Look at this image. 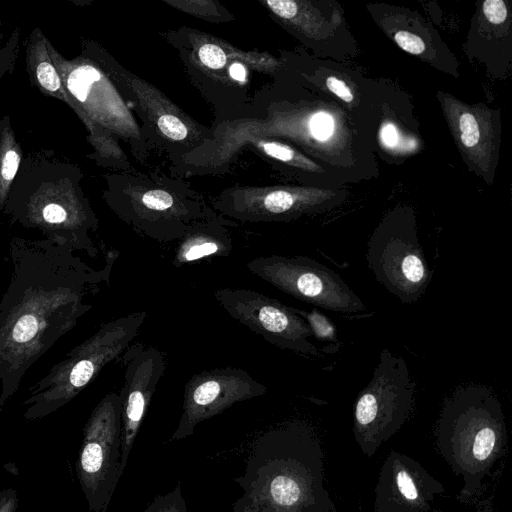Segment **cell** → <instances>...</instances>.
<instances>
[{
	"label": "cell",
	"instance_id": "1",
	"mask_svg": "<svg viewBox=\"0 0 512 512\" xmlns=\"http://www.w3.org/2000/svg\"><path fill=\"white\" fill-rule=\"evenodd\" d=\"M118 252L94 269L75 251L50 240L10 242V281L0 301V410L53 345L78 323L103 283Z\"/></svg>",
	"mask_w": 512,
	"mask_h": 512
},
{
	"label": "cell",
	"instance_id": "2",
	"mask_svg": "<svg viewBox=\"0 0 512 512\" xmlns=\"http://www.w3.org/2000/svg\"><path fill=\"white\" fill-rule=\"evenodd\" d=\"M234 481L243 494L232 512H337L324 486L320 440L301 421L261 433Z\"/></svg>",
	"mask_w": 512,
	"mask_h": 512
},
{
	"label": "cell",
	"instance_id": "3",
	"mask_svg": "<svg viewBox=\"0 0 512 512\" xmlns=\"http://www.w3.org/2000/svg\"><path fill=\"white\" fill-rule=\"evenodd\" d=\"M435 443L452 472L463 480L458 501L471 503L480 497L485 478L507 443L505 417L497 395L480 384L458 388L443 404Z\"/></svg>",
	"mask_w": 512,
	"mask_h": 512
},
{
	"label": "cell",
	"instance_id": "4",
	"mask_svg": "<svg viewBox=\"0 0 512 512\" xmlns=\"http://www.w3.org/2000/svg\"><path fill=\"white\" fill-rule=\"evenodd\" d=\"M147 313L138 311L102 324L70 350L28 390L24 418L41 419L73 400L96 379L104 366L119 357L137 336Z\"/></svg>",
	"mask_w": 512,
	"mask_h": 512
},
{
	"label": "cell",
	"instance_id": "5",
	"mask_svg": "<svg viewBox=\"0 0 512 512\" xmlns=\"http://www.w3.org/2000/svg\"><path fill=\"white\" fill-rule=\"evenodd\" d=\"M414 392L407 362L383 348L370 382L354 405L353 435L366 457L371 458L408 419Z\"/></svg>",
	"mask_w": 512,
	"mask_h": 512
},
{
	"label": "cell",
	"instance_id": "6",
	"mask_svg": "<svg viewBox=\"0 0 512 512\" xmlns=\"http://www.w3.org/2000/svg\"><path fill=\"white\" fill-rule=\"evenodd\" d=\"M121 398L106 394L92 410L83 430L76 474L91 512L108 506L120 475Z\"/></svg>",
	"mask_w": 512,
	"mask_h": 512
},
{
	"label": "cell",
	"instance_id": "7",
	"mask_svg": "<svg viewBox=\"0 0 512 512\" xmlns=\"http://www.w3.org/2000/svg\"><path fill=\"white\" fill-rule=\"evenodd\" d=\"M247 269L294 298L340 313L365 310L362 300L329 267L314 259L272 255L251 259Z\"/></svg>",
	"mask_w": 512,
	"mask_h": 512
},
{
	"label": "cell",
	"instance_id": "8",
	"mask_svg": "<svg viewBox=\"0 0 512 512\" xmlns=\"http://www.w3.org/2000/svg\"><path fill=\"white\" fill-rule=\"evenodd\" d=\"M213 296L233 319L272 345L305 356H321L310 341L313 333L307 321L295 308L249 289L220 288Z\"/></svg>",
	"mask_w": 512,
	"mask_h": 512
},
{
	"label": "cell",
	"instance_id": "9",
	"mask_svg": "<svg viewBox=\"0 0 512 512\" xmlns=\"http://www.w3.org/2000/svg\"><path fill=\"white\" fill-rule=\"evenodd\" d=\"M366 259L376 280L402 302H417L430 282L429 266L412 230H379L369 242Z\"/></svg>",
	"mask_w": 512,
	"mask_h": 512
},
{
	"label": "cell",
	"instance_id": "10",
	"mask_svg": "<svg viewBox=\"0 0 512 512\" xmlns=\"http://www.w3.org/2000/svg\"><path fill=\"white\" fill-rule=\"evenodd\" d=\"M266 392L264 384L241 368H215L194 374L185 384L182 413L170 441L191 436L200 422Z\"/></svg>",
	"mask_w": 512,
	"mask_h": 512
},
{
	"label": "cell",
	"instance_id": "11",
	"mask_svg": "<svg viewBox=\"0 0 512 512\" xmlns=\"http://www.w3.org/2000/svg\"><path fill=\"white\" fill-rule=\"evenodd\" d=\"M443 484L411 456L392 450L381 465L374 512H430Z\"/></svg>",
	"mask_w": 512,
	"mask_h": 512
},
{
	"label": "cell",
	"instance_id": "12",
	"mask_svg": "<svg viewBox=\"0 0 512 512\" xmlns=\"http://www.w3.org/2000/svg\"><path fill=\"white\" fill-rule=\"evenodd\" d=\"M126 369L121 398V461L124 473L130 452L164 370L163 354L155 347L136 344L124 354Z\"/></svg>",
	"mask_w": 512,
	"mask_h": 512
},
{
	"label": "cell",
	"instance_id": "13",
	"mask_svg": "<svg viewBox=\"0 0 512 512\" xmlns=\"http://www.w3.org/2000/svg\"><path fill=\"white\" fill-rule=\"evenodd\" d=\"M317 190L275 189L248 193L222 207L230 216L247 221L283 220L309 211L327 197Z\"/></svg>",
	"mask_w": 512,
	"mask_h": 512
},
{
	"label": "cell",
	"instance_id": "14",
	"mask_svg": "<svg viewBox=\"0 0 512 512\" xmlns=\"http://www.w3.org/2000/svg\"><path fill=\"white\" fill-rule=\"evenodd\" d=\"M223 224L226 222L214 218L196 222L179 239L171 260L173 266L180 268L209 256H228L232 250V239Z\"/></svg>",
	"mask_w": 512,
	"mask_h": 512
},
{
	"label": "cell",
	"instance_id": "15",
	"mask_svg": "<svg viewBox=\"0 0 512 512\" xmlns=\"http://www.w3.org/2000/svg\"><path fill=\"white\" fill-rule=\"evenodd\" d=\"M259 146L270 157L299 166L311 171H320V167L298 154L291 147L271 141H260Z\"/></svg>",
	"mask_w": 512,
	"mask_h": 512
},
{
	"label": "cell",
	"instance_id": "16",
	"mask_svg": "<svg viewBox=\"0 0 512 512\" xmlns=\"http://www.w3.org/2000/svg\"><path fill=\"white\" fill-rule=\"evenodd\" d=\"M181 486V481H178L172 491L157 495L143 512H188Z\"/></svg>",
	"mask_w": 512,
	"mask_h": 512
},
{
	"label": "cell",
	"instance_id": "17",
	"mask_svg": "<svg viewBox=\"0 0 512 512\" xmlns=\"http://www.w3.org/2000/svg\"><path fill=\"white\" fill-rule=\"evenodd\" d=\"M295 310L307 321L313 333V337L321 341H337L335 326L324 314L318 312L316 309L305 311L295 308Z\"/></svg>",
	"mask_w": 512,
	"mask_h": 512
},
{
	"label": "cell",
	"instance_id": "18",
	"mask_svg": "<svg viewBox=\"0 0 512 512\" xmlns=\"http://www.w3.org/2000/svg\"><path fill=\"white\" fill-rule=\"evenodd\" d=\"M100 79L99 72L91 66L75 69L68 78L70 92L80 101H85L90 86Z\"/></svg>",
	"mask_w": 512,
	"mask_h": 512
},
{
	"label": "cell",
	"instance_id": "19",
	"mask_svg": "<svg viewBox=\"0 0 512 512\" xmlns=\"http://www.w3.org/2000/svg\"><path fill=\"white\" fill-rule=\"evenodd\" d=\"M157 126L168 138L180 141L187 137L188 129L185 123L173 114H163L157 119Z\"/></svg>",
	"mask_w": 512,
	"mask_h": 512
},
{
	"label": "cell",
	"instance_id": "20",
	"mask_svg": "<svg viewBox=\"0 0 512 512\" xmlns=\"http://www.w3.org/2000/svg\"><path fill=\"white\" fill-rule=\"evenodd\" d=\"M198 57L202 64L210 69H220L227 62V54L220 46L206 43L198 50Z\"/></svg>",
	"mask_w": 512,
	"mask_h": 512
},
{
	"label": "cell",
	"instance_id": "21",
	"mask_svg": "<svg viewBox=\"0 0 512 512\" xmlns=\"http://www.w3.org/2000/svg\"><path fill=\"white\" fill-rule=\"evenodd\" d=\"M461 142L466 147L475 146L480 139V131L477 120L469 113H463L459 120Z\"/></svg>",
	"mask_w": 512,
	"mask_h": 512
},
{
	"label": "cell",
	"instance_id": "22",
	"mask_svg": "<svg viewBox=\"0 0 512 512\" xmlns=\"http://www.w3.org/2000/svg\"><path fill=\"white\" fill-rule=\"evenodd\" d=\"M311 133L314 138L320 141L327 140L333 133V118L324 112L316 113L310 122Z\"/></svg>",
	"mask_w": 512,
	"mask_h": 512
},
{
	"label": "cell",
	"instance_id": "23",
	"mask_svg": "<svg viewBox=\"0 0 512 512\" xmlns=\"http://www.w3.org/2000/svg\"><path fill=\"white\" fill-rule=\"evenodd\" d=\"M394 40L401 49L414 55L421 54L425 49V44L419 36L406 31H398Z\"/></svg>",
	"mask_w": 512,
	"mask_h": 512
},
{
	"label": "cell",
	"instance_id": "24",
	"mask_svg": "<svg viewBox=\"0 0 512 512\" xmlns=\"http://www.w3.org/2000/svg\"><path fill=\"white\" fill-rule=\"evenodd\" d=\"M483 13L492 24H501L506 20L507 8L502 0H486L483 3Z\"/></svg>",
	"mask_w": 512,
	"mask_h": 512
},
{
	"label": "cell",
	"instance_id": "25",
	"mask_svg": "<svg viewBox=\"0 0 512 512\" xmlns=\"http://www.w3.org/2000/svg\"><path fill=\"white\" fill-rule=\"evenodd\" d=\"M37 78L41 85L49 91H56L60 87V80L56 70L47 62H42L38 65Z\"/></svg>",
	"mask_w": 512,
	"mask_h": 512
},
{
	"label": "cell",
	"instance_id": "26",
	"mask_svg": "<svg viewBox=\"0 0 512 512\" xmlns=\"http://www.w3.org/2000/svg\"><path fill=\"white\" fill-rule=\"evenodd\" d=\"M328 89L345 102H352L353 94L349 87L340 79L330 76L326 80Z\"/></svg>",
	"mask_w": 512,
	"mask_h": 512
},
{
	"label": "cell",
	"instance_id": "27",
	"mask_svg": "<svg viewBox=\"0 0 512 512\" xmlns=\"http://www.w3.org/2000/svg\"><path fill=\"white\" fill-rule=\"evenodd\" d=\"M18 494L12 488L0 491V512H17Z\"/></svg>",
	"mask_w": 512,
	"mask_h": 512
},
{
	"label": "cell",
	"instance_id": "28",
	"mask_svg": "<svg viewBox=\"0 0 512 512\" xmlns=\"http://www.w3.org/2000/svg\"><path fill=\"white\" fill-rule=\"evenodd\" d=\"M19 165V156L15 151H8L2 162V176L6 180H11L15 176Z\"/></svg>",
	"mask_w": 512,
	"mask_h": 512
},
{
	"label": "cell",
	"instance_id": "29",
	"mask_svg": "<svg viewBox=\"0 0 512 512\" xmlns=\"http://www.w3.org/2000/svg\"><path fill=\"white\" fill-rule=\"evenodd\" d=\"M381 138L383 143L388 146L392 147L395 146L398 141L397 131L394 127V125L388 123L386 124L381 131Z\"/></svg>",
	"mask_w": 512,
	"mask_h": 512
},
{
	"label": "cell",
	"instance_id": "30",
	"mask_svg": "<svg viewBox=\"0 0 512 512\" xmlns=\"http://www.w3.org/2000/svg\"><path fill=\"white\" fill-rule=\"evenodd\" d=\"M229 73H230V76L232 78H234L235 80H238V81L245 80V76H246L245 68L239 63L232 64L229 68Z\"/></svg>",
	"mask_w": 512,
	"mask_h": 512
},
{
	"label": "cell",
	"instance_id": "31",
	"mask_svg": "<svg viewBox=\"0 0 512 512\" xmlns=\"http://www.w3.org/2000/svg\"><path fill=\"white\" fill-rule=\"evenodd\" d=\"M475 512H496L490 501L484 500L479 503Z\"/></svg>",
	"mask_w": 512,
	"mask_h": 512
},
{
	"label": "cell",
	"instance_id": "32",
	"mask_svg": "<svg viewBox=\"0 0 512 512\" xmlns=\"http://www.w3.org/2000/svg\"><path fill=\"white\" fill-rule=\"evenodd\" d=\"M107 508H108V506H104V507L101 509V511H100V512H106Z\"/></svg>",
	"mask_w": 512,
	"mask_h": 512
}]
</instances>
